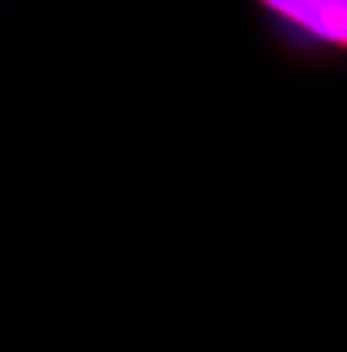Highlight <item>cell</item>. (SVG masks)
Instances as JSON below:
<instances>
[{
	"label": "cell",
	"mask_w": 347,
	"mask_h": 352,
	"mask_svg": "<svg viewBox=\"0 0 347 352\" xmlns=\"http://www.w3.org/2000/svg\"><path fill=\"white\" fill-rule=\"evenodd\" d=\"M255 5L268 17H276L285 30L347 51V0H255Z\"/></svg>",
	"instance_id": "cell-1"
}]
</instances>
